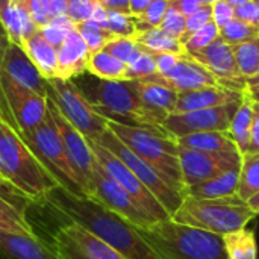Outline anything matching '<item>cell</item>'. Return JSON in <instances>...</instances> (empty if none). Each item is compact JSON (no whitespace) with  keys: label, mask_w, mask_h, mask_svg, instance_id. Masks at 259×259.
Instances as JSON below:
<instances>
[{"label":"cell","mask_w":259,"mask_h":259,"mask_svg":"<svg viewBox=\"0 0 259 259\" xmlns=\"http://www.w3.org/2000/svg\"><path fill=\"white\" fill-rule=\"evenodd\" d=\"M39 206L47 208L53 215L64 217L67 223L82 226L126 259H162L134 225L83 194L58 187Z\"/></svg>","instance_id":"1"},{"label":"cell","mask_w":259,"mask_h":259,"mask_svg":"<svg viewBox=\"0 0 259 259\" xmlns=\"http://www.w3.org/2000/svg\"><path fill=\"white\" fill-rule=\"evenodd\" d=\"M0 173L32 205H39L59 181L38 159L18 131L0 117Z\"/></svg>","instance_id":"2"},{"label":"cell","mask_w":259,"mask_h":259,"mask_svg":"<svg viewBox=\"0 0 259 259\" xmlns=\"http://www.w3.org/2000/svg\"><path fill=\"white\" fill-rule=\"evenodd\" d=\"M71 80L100 117L121 124L165 132L143 108L134 80L100 79L88 71Z\"/></svg>","instance_id":"3"},{"label":"cell","mask_w":259,"mask_h":259,"mask_svg":"<svg viewBox=\"0 0 259 259\" xmlns=\"http://www.w3.org/2000/svg\"><path fill=\"white\" fill-rule=\"evenodd\" d=\"M137 229L162 259H228L223 237L171 219Z\"/></svg>","instance_id":"4"},{"label":"cell","mask_w":259,"mask_h":259,"mask_svg":"<svg viewBox=\"0 0 259 259\" xmlns=\"http://www.w3.org/2000/svg\"><path fill=\"white\" fill-rule=\"evenodd\" d=\"M108 129L138 158L153 167L173 190L185 196V185L182 181L178 153L179 146L175 138H171L167 132L121 124L109 120Z\"/></svg>","instance_id":"5"},{"label":"cell","mask_w":259,"mask_h":259,"mask_svg":"<svg viewBox=\"0 0 259 259\" xmlns=\"http://www.w3.org/2000/svg\"><path fill=\"white\" fill-rule=\"evenodd\" d=\"M256 214L250 209L247 202L238 196L222 199H199L185 196L171 220L185 226H191L215 235H226L243 228L252 222Z\"/></svg>","instance_id":"6"},{"label":"cell","mask_w":259,"mask_h":259,"mask_svg":"<svg viewBox=\"0 0 259 259\" xmlns=\"http://www.w3.org/2000/svg\"><path fill=\"white\" fill-rule=\"evenodd\" d=\"M46 96L58 108L62 117L88 141L97 143L108 129V120L91 108L73 80L59 77L46 79Z\"/></svg>","instance_id":"7"},{"label":"cell","mask_w":259,"mask_h":259,"mask_svg":"<svg viewBox=\"0 0 259 259\" xmlns=\"http://www.w3.org/2000/svg\"><path fill=\"white\" fill-rule=\"evenodd\" d=\"M26 144L38 156V159L50 170V173L59 181V184L77 194H82L74 173L70 167L64 143L61 140L59 131L47 109L46 118L32 131L21 135Z\"/></svg>","instance_id":"8"},{"label":"cell","mask_w":259,"mask_h":259,"mask_svg":"<svg viewBox=\"0 0 259 259\" xmlns=\"http://www.w3.org/2000/svg\"><path fill=\"white\" fill-rule=\"evenodd\" d=\"M97 144H100L102 147H105L111 153H114L143 182V185L156 197V200L164 206V209L168 212L170 217L178 211V208L181 206L185 196H182L181 193L173 190L153 167H150L147 162H144L141 158H138L131 149H127L109 129H106L103 132V135L99 138Z\"/></svg>","instance_id":"9"},{"label":"cell","mask_w":259,"mask_h":259,"mask_svg":"<svg viewBox=\"0 0 259 259\" xmlns=\"http://www.w3.org/2000/svg\"><path fill=\"white\" fill-rule=\"evenodd\" d=\"M0 90L6 121L12 124L20 135L32 131L46 118L47 97L27 90L3 73L0 76Z\"/></svg>","instance_id":"10"},{"label":"cell","mask_w":259,"mask_h":259,"mask_svg":"<svg viewBox=\"0 0 259 259\" xmlns=\"http://www.w3.org/2000/svg\"><path fill=\"white\" fill-rule=\"evenodd\" d=\"M90 144L102 168L132 197V200L138 205V208L144 214H147L153 223H159V222L171 219L168 212L164 209V206L156 200V197L143 185V182L114 153H111L108 149L102 147L97 143L90 141Z\"/></svg>","instance_id":"11"},{"label":"cell","mask_w":259,"mask_h":259,"mask_svg":"<svg viewBox=\"0 0 259 259\" xmlns=\"http://www.w3.org/2000/svg\"><path fill=\"white\" fill-rule=\"evenodd\" d=\"M47 109L59 131L61 140L65 147V153L70 162V167L74 173V178L77 181V185L83 196L90 197L93 179H94V170L97 159L94 156V152L91 149L90 141L76 129L73 127L58 111V108L47 99Z\"/></svg>","instance_id":"12"},{"label":"cell","mask_w":259,"mask_h":259,"mask_svg":"<svg viewBox=\"0 0 259 259\" xmlns=\"http://www.w3.org/2000/svg\"><path fill=\"white\" fill-rule=\"evenodd\" d=\"M50 247L58 259H126L76 223L59 226L52 235Z\"/></svg>","instance_id":"13"},{"label":"cell","mask_w":259,"mask_h":259,"mask_svg":"<svg viewBox=\"0 0 259 259\" xmlns=\"http://www.w3.org/2000/svg\"><path fill=\"white\" fill-rule=\"evenodd\" d=\"M179 165L187 187L215 178L225 171L240 168L243 155L237 152H202L179 147Z\"/></svg>","instance_id":"14"},{"label":"cell","mask_w":259,"mask_h":259,"mask_svg":"<svg viewBox=\"0 0 259 259\" xmlns=\"http://www.w3.org/2000/svg\"><path fill=\"white\" fill-rule=\"evenodd\" d=\"M90 199L120 215L135 228H147L155 225L152 219L138 208L132 197L102 168L99 162L96 164Z\"/></svg>","instance_id":"15"},{"label":"cell","mask_w":259,"mask_h":259,"mask_svg":"<svg viewBox=\"0 0 259 259\" xmlns=\"http://www.w3.org/2000/svg\"><path fill=\"white\" fill-rule=\"evenodd\" d=\"M238 105L240 102L217 108L170 114L164 120L162 129L175 140L197 132H228Z\"/></svg>","instance_id":"16"},{"label":"cell","mask_w":259,"mask_h":259,"mask_svg":"<svg viewBox=\"0 0 259 259\" xmlns=\"http://www.w3.org/2000/svg\"><path fill=\"white\" fill-rule=\"evenodd\" d=\"M190 56L194 58L208 71H211L219 79V83L222 87L238 93L247 91L246 80L238 73L232 46L223 41L220 36L205 49L190 53Z\"/></svg>","instance_id":"17"},{"label":"cell","mask_w":259,"mask_h":259,"mask_svg":"<svg viewBox=\"0 0 259 259\" xmlns=\"http://www.w3.org/2000/svg\"><path fill=\"white\" fill-rule=\"evenodd\" d=\"M144 80L165 85L176 93H185L205 87L220 85L219 79L211 71H208L203 65H200L194 58H191L188 53L181 55L179 62L170 73L167 74L155 73L149 77H144Z\"/></svg>","instance_id":"18"},{"label":"cell","mask_w":259,"mask_h":259,"mask_svg":"<svg viewBox=\"0 0 259 259\" xmlns=\"http://www.w3.org/2000/svg\"><path fill=\"white\" fill-rule=\"evenodd\" d=\"M3 74H6L14 82L26 87L27 90L46 96V79L41 76L35 64L30 61L23 47L11 42L3 59Z\"/></svg>","instance_id":"19"},{"label":"cell","mask_w":259,"mask_h":259,"mask_svg":"<svg viewBox=\"0 0 259 259\" xmlns=\"http://www.w3.org/2000/svg\"><path fill=\"white\" fill-rule=\"evenodd\" d=\"M243 96H244V93H238V91L225 88L222 85L205 87V88H199V90H193V91L178 93V102H176V108H175L173 114L237 103V102H241Z\"/></svg>","instance_id":"20"},{"label":"cell","mask_w":259,"mask_h":259,"mask_svg":"<svg viewBox=\"0 0 259 259\" xmlns=\"http://www.w3.org/2000/svg\"><path fill=\"white\" fill-rule=\"evenodd\" d=\"M134 82L143 108L162 127L164 120L175 112L178 93L165 85L155 83L144 79H138Z\"/></svg>","instance_id":"21"},{"label":"cell","mask_w":259,"mask_h":259,"mask_svg":"<svg viewBox=\"0 0 259 259\" xmlns=\"http://www.w3.org/2000/svg\"><path fill=\"white\" fill-rule=\"evenodd\" d=\"M58 53V77L71 80L87 71L90 49L79 32L73 27L64 42L56 49Z\"/></svg>","instance_id":"22"},{"label":"cell","mask_w":259,"mask_h":259,"mask_svg":"<svg viewBox=\"0 0 259 259\" xmlns=\"http://www.w3.org/2000/svg\"><path fill=\"white\" fill-rule=\"evenodd\" d=\"M0 23L9 41L20 47L26 38L38 30L30 18L26 0H0Z\"/></svg>","instance_id":"23"},{"label":"cell","mask_w":259,"mask_h":259,"mask_svg":"<svg viewBox=\"0 0 259 259\" xmlns=\"http://www.w3.org/2000/svg\"><path fill=\"white\" fill-rule=\"evenodd\" d=\"M0 249L12 259H58L52 247L38 237L0 232Z\"/></svg>","instance_id":"24"},{"label":"cell","mask_w":259,"mask_h":259,"mask_svg":"<svg viewBox=\"0 0 259 259\" xmlns=\"http://www.w3.org/2000/svg\"><path fill=\"white\" fill-rule=\"evenodd\" d=\"M24 52L35 64L38 71L44 79L58 77V53L56 47H53L39 30L32 33L29 38L24 39L23 44Z\"/></svg>","instance_id":"25"},{"label":"cell","mask_w":259,"mask_h":259,"mask_svg":"<svg viewBox=\"0 0 259 259\" xmlns=\"http://www.w3.org/2000/svg\"><path fill=\"white\" fill-rule=\"evenodd\" d=\"M238 179H240V168H234V170L225 171L215 178H211L208 181L187 187L185 196L199 197V199L232 197V196H237Z\"/></svg>","instance_id":"26"},{"label":"cell","mask_w":259,"mask_h":259,"mask_svg":"<svg viewBox=\"0 0 259 259\" xmlns=\"http://www.w3.org/2000/svg\"><path fill=\"white\" fill-rule=\"evenodd\" d=\"M252 120H253V99L246 91L231 120V126L228 131L241 155H246L250 147Z\"/></svg>","instance_id":"27"},{"label":"cell","mask_w":259,"mask_h":259,"mask_svg":"<svg viewBox=\"0 0 259 259\" xmlns=\"http://www.w3.org/2000/svg\"><path fill=\"white\" fill-rule=\"evenodd\" d=\"M179 147L202 152H237V146L229 132H197L176 138Z\"/></svg>","instance_id":"28"},{"label":"cell","mask_w":259,"mask_h":259,"mask_svg":"<svg viewBox=\"0 0 259 259\" xmlns=\"http://www.w3.org/2000/svg\"><path fill=\"white\" fill-rule=\"evenodd\" d=\"M0 232L36 237V232L26 215V209L0 196Z\"/></svg>","instance_id":"29"},{"label":"cell","mask_w":259,"mask_h":259,"mask_svg":"<svg viewBox=\"0 0 259 259\" xmlns=\"http://www.w3.org/2000/svg\"><path fill=\"white\" fill-rule=\"evenodd\" d=\"M135 41L146 50L152 53H175L184 55L187 53L181 39L170 35L161 27H152L135 35Z\"/></svg>","instance_id":"30"},{"label":"cell","mask_w":259,"mask_h":259,"mask_svg":"<svg viewBox=\"0 0 259 259\" xmlns=\"http://www.w3.org/2000/svg\"><path fill=\"white\" fill-rule=\"evenodd\" d=\"M223 244L228 259H258L256 235L249 228L223 235Z\"/></svg>","instance_id":"31"},{"label":"cell","mask_w":259,"mask_h":259,"mask_svg":"<svg viewBox=\"0 0 259 259\" xmlns=\"http://www.w3.org/2000/svg\"><path fill=\"white\" fill-rule=\"evenodd\" d=\"M87 71L100 79L126 80V64L114 58L105 50L90 53Z\"/></svg>","instance_id":"32"},{"label":"cell","mask_w":259,"mask_h":259,"mask_svg":"<svg viewBox=\"0 0 259 259\" xmlns=\"http://www.w3.org/2000/svg\"><path fill=\"white\" fill-rule=\"evenodd\" d=\"M259 193V152L243 155L237 196L247 202Z\"/></svg>","instance_id":"33"},{"label":"cell","mask_w":259,"mask_h":259,"mask_svg":"<svg viewBox=\"0 0 259 259\" xmlns=\"http://www.w3.org/2000/svg\"><path fill=\"white\" fill-rule=\"evenodd\" d=\"M232 52L240 76L244 80L255 76L259 68V38L241 44H234Z\"/></svg>","instance_id":"34"},{"label":"cell","mask_w":259,"mask_h":259,"mask_svg":"<svg viewBox=\"0 0 259 259\" xmlns=\"http://www.w3.org/2000/svg\"><path fill=\"white\" fill-rule=\"evenodd\" d=\"M74 29L79 32V35L87 42V46L90 49V53L102 50L105 47V44L111 38H114V35L105 26L96 23L94 20H87V21L74 23Z\"/></svg>","instance_id":"35"},{"label":"cell","mask_w":259,"mask_h":259,"mask_svg":"<svg viewBox=\"0 0 259 259\" xmlns=\"http://www.w3.org/2000/svg\"><path fill=\"white\" fill-rule=\"evenodd\" d=\"M117 58L118 61L124 62L126 65L132 62L141 52V46L135 41V38H124V36H114L111 38L105 47L102 49Z\"/></svg>","instance_id":"36"},{"label":"cell","mask_w":259,"mask_h":259,"mask_svg":"<svg viewBox=\"0 0 259 259\" xmlns=\"http://www.w3.org/2000/svg\"><path fill=\"white\" fill-rule=\"evenodd\" d=\"M219 36L223 41H226L228 44L234 46V44H241V42H246V41L258 39L259 29L234 18L232 21H229L226 26H223L220 29Z\"/></svg>","instance_id":"37"},{"label":"cell","mask_w":259,"mask_h":259,"mask_svg":"<svg viewBox=\"0 0 259 259\" xmlns=\"http://www.w3.org/2000/svg\"><path fill=\"white\" fill-rule=\"evenodd\" d=\"M105 26L114 36L135 38V35L138 33L135 26V17L118 11H106Z\"/></svg>","instance_id":"38"},{"label":"cell","mask_w":259,"mask_h":259,"mask_svg":"<svg viewBox=\"0 0 259 259\" xmlns=\"http://www.w3.org/2000/svg\"><path fill=\"white\" fill-rule=\"evenodd\" d=\"M156 73V62L153 58V53L143 49L140 55L126 65V80H138L149 77Z\"/></svg>","instance_id":"39"},{"label":"cell","mask_w":259,"mask_h":259,"mask_svg":"<svg viewBox=\"0 0 259 259\" xmlns=\"http://www.w3.org/2000/svg\"><path fill=\"white\" fill-rule=\"evenodd\" d=\"M220 35V30L217 27V24L214 21L205 24L203 27H200L199 30H196L194 33H191L184 42V49L185 52L190 55V53H194V52H199L202 49H205L206 46H209L212 41H215Z\"/></svg>","instance_id":"40"},{"label":"cell","mask_w":259,"mask_h":259,"mask_svg":"<svg viewBox=\"0 0 259 259\" xmlns=\"http://www.w3.org/2000/svg\"><path fill=\"white\" fill-rule=\"evenodd\" d=\"M74 27L73 21L64 15V17H56V18H52L49 24H46L44 27L39 29L41 35L53 46V47H59L64 39L67 38L68 32Z\"/></svg>","instance_id":"41"},{"label":"cell","mask_w":259,"mask_h":259,"mask_svg":"<svg viewBox=\"0 0 259 259\" xmlns=\"http://www.w3.org/2000/svg\"><path fill=\"white\" fill-rule=\"evenodd\" d=\"M167 8H168V0H155L143 15L135 17L137 30L143 32L152 27H159Z\"/></svg>","instance_id":"42"},{"label":"cell","mask_w":259,"mask_h":259,"mask_svg":"<svg viewBox=\"0 0 259 259\" xmlns=\"http://www.w3.org/2000/svg\"><path fill=\"white\" fill-rule=\"evenodd\" d=\"M97 8L96 0H67V17L74 23L87 21Z\"/></svg>","instance_id":"43"},{"label":"cell","mask_w":259,"mask_h":259,"mask_svg":"<svg viewBox=\"0 0 259 259\" xmlns=\"http://www.w3.org/2000/svg\"><path fill=\"white\" fill-rule=\"evenodd\" d=\"M159 27L164 29L165 32H168L170 35L181 39L182 35L185 33V29H187V17L184 14H181L179 11H176L175 8L168 6Z\"/></svg>","instance_id":"44"},{"label":"cell","mask_w":259,"mask_h":259,"mask_svg":"<svg viewBox=\"0 0 259 259\" xmlns=\"http://www.w3.org/2000/svg\"><path fill=\"white\" fill-rule=\"evenodd\" d=\"M211 21H212V6L202 5L197 11H194L191 15L187 17V29L181 38V42H184L191 33H194L196 30H199L200 27H203L205 24H208Z\"/></svg>","instance_id":"45"},{"label":"cell","mask_w":259,"mask_h":259,"mask_svg":"<svg viewBox=\"0 0 259 259\" xmlns=\"http://www.w3.org/2000/svg\"><path fill=\"white\" fill-rule=\"evenodd\" d=\"M26 6L29 9L32 21L38 30L50 23V20H52L50 0H26Z\"/></svg>","instance_id":"46"},{"label":"cell","mask_w":259,"mask_h":259,"mask_svg":"<svg viewBox=\"0 0 259 259\" xmlns=\"http://www.w3.org/2000/svg\"><path fill=\"white\" fill-rule=\"evenodd\" d=\"M234 18L259 29V9L253 0H249L244 5L234 8Z\"/></svg>","instance_id":"47"},{"label":"cell","mask_w":259,"mask_h":259,"mask_svg":"<svg viewBox=\"0 0 259 259\" xmlns=\"http://www.w3.org/2000/svg\"><path fill=\"white\" fill-rule=\"evenodd\" d=\"M234 20V8L225 0H215L212 5V21L217 24L219 30Z\"/></svg>","instance_id":"48"},{"label":"cell","mask_w":259,"mask_h":259,"mask_svg":"<svg viewBox=\"0 0 259 259\" xmlns=\"http://www.w3.org/2000/svg\"><path fill=\"white\" fill-rule=\"evenodd\" d=\"M155 62H156V73L158 74H167L170 73L176 64L179 62L181 55L175 53H153Z\"/></svg>","instance_id":"49"},{"label":"cell","mask_w":259,"mask_h":259,"mask_svg":"<svg viewBox=\"0 0 259 259\" xmlns=\"http://www.w3.org/2000/svg\"><path fill=\"white\" fill-rule=\"evenodd\" d=\"M0 196H3L5 199H8V200H11V202H14V203H17L18 206H21V208H24L26 209V206H27V200L2 176V173H0Z\"/></svg>","instance_id":"50"},{"label":"cell","mask_w":259,"mask_h":259,"mask_svg":"<svg viewBox=\"0 0 259 259\" xmlns=\"http://www.w3.org/2000/svg\"><path fill=\"white\" fill-rule=\"evenodd\" d=\"M259 152V103L253 100V120L250 129V147L247 153Z\"/></svg>","instance_id":"51"},{"label":"cell","mask_w":259,"mask_h":259,"mask_svg":"<svg viewBox=\"0 0 259 259\" xmlns=\"http://www.w3.org/2000/svg\"><path fill=\"white\" fill-rule=\"evenodd\" d=\"M168 6L175 8L176 11H179L181 14L188 17L194 11H197L202 6V3H200V0H168Z\"/></svg>","instance_id":"52"},{"label":"cell","mask_w":259,"mask_h":259,"mask_svg":"<svg viewBox=\"0 0 259 259\" xmlns=\"http://www.w3.org/2000/svg\"><path fill=\"white\" fill-rule=\"evenodd\" d=\"M106 11H118L129 14V0H96Z\"/></svg>","instance_id":"53"},{"label":"cell","mask_w":259,"mask_h":259,"mask_svg":"<svg viewBox=\"0 0 259 259\" xmlns=\"http://www.w3.org/2000/svg\"><path fill=\"white\" fill-rule=\"evenodd\" d=\"M11 41L5 33H0V76H2V70H3V59H5V53L9 47ZM0 117L6 120V114H5V106H3V100H2V90H0Z\"/></svg>","instance_id":"54"},{"label":"cell","mask_w":259,"mask_h":259,"mask_svg":"<svg viewBox=\"0 0 259 259\" xmlns=\"http://www.w3.org/2000/svg\"><path fill=\"white\" fill-rule=\"evenodd\" d=\"M155 0H129V14L134 17H140L147 11V8Z\"/></svg>","instance_id":"55"},{"label":"cell","mask_w":259,"mask_h":259,"mask_svg":"<svg viewBox=\"0 0 259 259\" xmlns=\"http://www.w3.org/2000/svg\"><path fill=\"white\" fill-rule=\"evenodd\" d=\"M52 18L67 15V0H50Z\"/></svg>","instance_id":"56"},{"label":"cell","mask_w":259,"mask_h":259,"mask_svg":"<svg viewBox=\"0 0 259 259\" xmlns=\"http://www.w3.org/2000/svg\"><path fill=\"white\" fill-rule=\"evenodd\" d=\"M247 205L250 206V209L258 215L259 214V193H256L252 199H249L247 200Z\"/></svg>","instance_id":"57"},{"label":"cell","mask_w":259,"mask_h":259,"mask_svg":"<svg viewBox=\"0 0 259 259\" xmlns=\"http://www.w3.org/2000/svg\"><path fill=\"white\" fill-rule=\"evenodd\" d=\"M246 85H247V90L249 88H255V87H259V68L258 71L255 73V76L246 79Z\"/></svg>","instance_id":"58"},{"label":"cell","mask_w":259,"mask_h":259,"mask_svg":"<svg viewBox=\"0 0 259 259\" xmlns=\"http://www.w3.org/2000/svg\"><path fill=\"white\" fill-rule=\"evenodd\" d=\"M247 93L250 94V97H252L255 102H258L259 103V87H255V88H249V90H247Z\"/></svg>","instance_id":"59"},{"label":"cell","mask_w":259,"mask_h":259,"mask_svg":"<svg viewBox=\"0 0 259 259\" xmlns=\"http://www.w3.org/2000/svg\"><path fill=\"white\" fill-rule=\"evenodd\" d=\"M226 3H229L232 8H237V6H240V5H244L246 2H249V0H225Z\"/></svg>","instance_id":"60"},{"label":"cell","mask_w":259,"mask_h":259,"mask_svg":"<svg viewBox=\"0 0 259 259\" xmlns=\"http://www.w3.org/2000/svg\"><path fill=\"white\" fill-rule=\"evenodd\" d=\"M200 3H202V5H209V6H212V5L215 3V0H200Z\"/></svg>","instance_id":"61"},{"label":"cell","mask_w":259,"mask_h":259,"mask_svg":"<svg viewBox=\"0 0 259 259\" xmlns=\"http://www.w3.org/2000/svg\"><path fill=\"white\" fill-rule=\"evenodd\" d=\"M0 259H12V258H9V256H8V255L0 249Z\"/></svg>","instance_id":"62"},{"label":"cell","mask_w":259,"mask_h":259,"mask_svg":"<svg viewBox=\"0 0 259 259\" xmlns=\"http://www.w3.org/2000/svg\"><path fill=\"white\" fill-rule=\"evenodd\" d=\"M0 33H5V35H6V32H5V29H3V26H2V23H0Z\"/></svg>","instance_id":"63"},{"label":"cell","mask_w":259,"mask_h":259,"mask_svg":"<svg viewBox=\"0 0 259 259\" xmlns=\"http://www.w3.org/2000/svg\"><path fill=\"white\" fill-rule=\"evenodd\" d=\"M253 2H255V5L258 6V9H259V0H253Z\"/></svg>","instance_id":"64"}]
</instances>
